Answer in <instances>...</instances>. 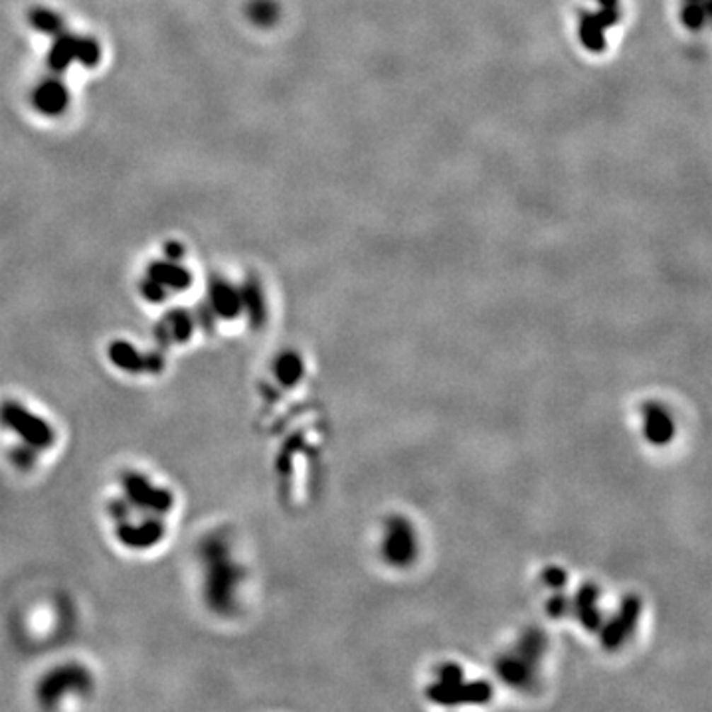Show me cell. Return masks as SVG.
I'll use <instances>...</instances> for the list:
<instances>
[{
  "label": "cell",
  "instance_id": "7a4b0ae2",
  "mask_svg": "<svg viewBox=\"0 0 712 712\" xmlns=\"http://www.w3.org/2000/svg\"><path fill=\"white\" fill-rule=\"evenodd\" d=\"M69 89L59 79V76L42 77L30 93V101L40 115L59 117L66 113L69 105Z\"/></svg>",
  "mask_w": 712,
  "mask_h": 712
},
{
  "label": "cell",
  "instance_id": "ba28073f",
  "mask_svg": "<svg viewBox=\"0 0 712 712\" xmlns=\"http://www.w3.org/2000/svg\"><path fill=\"white\" fill-rule=\"evenodd\" d=\"M26 20H28V24L36 32L44 34V36H50V38L58 36L59 32L66 30V18L62 14H58L56 10L46 8V6L30 8L28 14H26Z\"/></svg>",
  "mask_w": 712,
  "mask_h": 712
},
{
  "label": "cell",
  "instance_id": "52a82bcc",
  "mask_svg": "<svg viewBox=\"0 0 712 712\" xmlns=\"http://www.w3.org/2000/svg\"><path fill=\"white\" fill-rule=\"evenodd\" d=\"M196 317H193L188 311L184 309H173L166 313L164 321L156 327V331L161 333V337L174 338V340H186L193 335V327Z\"/></svg>",
  "mask_w": 712,
  "mask_h": 712
},
{
  "label": "cell",
  "instance_id": "8fae6325",
  "mask_svg": "<svg viewBox=\"0 0 712 712\" xmlns=\"http://www.w3.org/2000/svg\"><path fill=\"white\" fill-rule=\"evenodd\" d=\"M163 251H164V255H166L168 260L180 261L184 258L183 243H178V241H166V243H164Z\"/></svg>",
  "mask_w": 712,
  "mask_h": 712
},
{
  "label": "cell",
  "instance_id": "5b68a950",
  "mask_svg": "<svg viewBox=\"0 0 712 712\" xmlns=\"http://www.w3.org/2000/svg\"><path fill=\"white\" fill-rule=\"evenodd\" d=\"M384 552L394 564H406L414 556V536L404 520H392L386 534Z\"/></svg>",
  "mask_w": 712,
  "mask_h": 712
},
{
  "label": "cell",
  "instance_id": "30bf717a",
  "mask_svg": "<svg viewBox=\"0 0 712 712\" xmlns=\"http://www.w3.org/2000/svg\"><path fill=\"white\" fill-rule=\"evenodd\" d=\"M76 62H79L84 68H96L101 62V44L91 36H77Z\"/></svg>",
  "mask_w": 712,
  "mask_h": 712
},
{
  "label": "cell",
  "instance_id": "6da1fadb",
  "mask_svg": "<svg viewBox=\"0 0 712 712\" xmlns=\"http://www.w3.org/2000/svg\"><path fill=\"white\" fill-rule=\"evenodd\" d=\"M210 311L214 323L216 318L234 321L243 311L240 285H234L222 275H210L208 280V301L204 303Z\"/></svg>",
  "mask_w": 712,
  "mask_h": 712
},
{
  "label": "cell",
  "instance_id": "8992f818",
  "mask_svg": "<svg viewBox=\"0 0 712 712\" xmlns=\"http://www.w3.org/2000/svg\"><path fill=\"white\" fill-rule=\"evenodd\" d=\"M645 435L647 440H651L653 443L669 442L673 437V422L669 414L665 412L663 408L659 406H649L645 410Z\"/></svg>",
  "mask_w": 712,
  "mask_h": 712
},
{
  "label": "cell",
  "instance_id": "277c9868",
  "mask_svg": "<svg viewBox=\"0 0 712 712\" xmlns=\"http://www.w3.org/2000/svg\"><path fill=\"white\" fill-rule=\"evenodd\" d=\"M76 46L77 36L68 28L54 36V42L46 54V68L50 69V74L62 76L64 71H68L69 66L76 62Z\"/></svg>",
  "mask_w": 712,
  "mask_h": 712
},
{
  "label": "cell",
  "instance_id": "3957f363",
  "mask_svg": "<svg viewBox=\"0 0 712 712\" xmlns=\"http://www.w3.org/2000/svg\"><path fill=\"white\" fill-rule=\"evenodd\" d=\"M147 277L156 281L166 293H180L193 285V273L176 260H154L147 265Z\"/></svg>",
  "mask_w": 712,
  "mask_h": 712
},
{
  "label": "cell",
  "instance_id": "9c48e42d",
  "mask_svg": "<svg viewBox=\"0 0 712 712\" xmlns=\"http://www.w3.org/2000/svg\"><path fill=\"white\" fill-rule=\"evenodd\" d=\"M246 14L255 26L265 28V26L275 24V20L280 16V8L273 0H251L246 8Z\"/></svg>",
  "mask_w": 712,
  "mask_h": 712
}]
</instances>
